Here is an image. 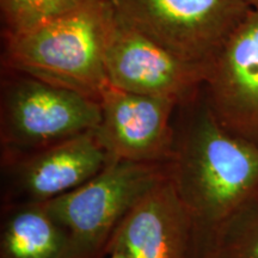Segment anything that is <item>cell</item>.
Instances as JSON below:
<instances>
[{
  "label": "cell",
  "instance_id": "obj_1",
  "mask_svg": "<svg viewBox=\"0 0 258 258\" xmlns=\"http://www.w3.org/2000/svg\"><path fill=\"white\" fill-rule=\"evenodd\" d=\"M169 176L191 219L196 258L220 231L258 198V144L228 132L206 97L176 132Z\"/></svg>",
  "mask_w": 258,
  "mask_h": 258
},
{
  "label": "cell",
  "instance_id": "obj_2",
  "mask_svg": "<svg viewBox=\"0 0 258 258\" xmlns=\"http://www.w3.org/2000/svg\"><path fill=\"white\" fill-rule=\"evenodd\" d=\"M112 19L111 0H88L37 27L5 36V62L16 73L99 102L109 84L105 51Z\"/></svg>",
  "mask_w": 258,
  "mask_h": 258
},
{
  "label": "cell",
  "instance_id": "obj_3",
  "mask_svg": "<svg viewBox=\"0 0 258 258\" xmlns=\"http://www.w3.org/2000/svg\"><path fill=\"white\" fill-rule=\"evenodd\" d=\"M167 177L169 161L111 160L88 182L43 205L69 233L80 258H103L128 212Z\"/></svg>",
  "mask_w": 258,
  "mask_h": 258
},
{
  "label": "cell",
  "instance_id": "obj_4",
  "mask_svg": "<svg viewBox=\"0 0 258 258\" xmlns=\"http://www.w3.org/2000/svg\"><path fill=\"white\" fill-rule=\"evenodd\" d=\"M122 21L186 62L209 66L249 15L244 0H111Z\"/></svg>",
  "mask_w": 258,
  "mask_h": 258
},
{
  "label": "cell",
  "instance_id": "obj_5",
  "mask_svg": "<svg viewBox=\"0 0 258 258\" xmlns=\"http://www.w3.org/2000/svg\"><path fill=\"white\" fill-rule=\"evenodd\" d=\"M3 85V153L28 152L95 131L101 122L96 99L25 74Z\"/></svg>",
  "mask_w": 258,
  "mask_h": 258
},
{
  "label": "cell",
  "instance_id": "obj_6",
  "mask_svg": "<svg viewBox=\"0 0 258 258\" xmlns=\"http://www.w3.org/2000/svg\"><path fill=\"white\" fill-rule=\"evenodd\" d=\"M114 6V5H112ZM209 66L186 62L125 23L114 9L105 51L108 82L124 91L185 106L198 99Z\"/></svg>",
  "mask_w": 258,
  "mask_h": 258
},
{
  "label": "cell",
  "instance_id": "obj_7",
  "mask_svg": "<svg viewBox=\"0 0 258 258\" xmlns=\"http://www.w3.org/2000/svg\"><path fill=\"white\" fill-rule=\"evenodd\" d=\"M109 161L96 129L38 150L2 153L3 205L46 203L88 182Z\"/></svg>",
  "mask_w": 258,
  "mask_h": 258
},
{
  "label": "cell",
  "instance_id": "obj_8",
  "mask_svg": "<svg viewBox=\"0 0 258 258\" xmlns=\"http://www.w3.org/2000/svg\"><path fill=\"white\" fill-rule=\"evenodd\" d=\"M96 134L109 160L167 163L173 153L176 102L105 86Z\"/></svg>",
  "mask_w": 258,
  "mask_h": 258
},
{
  "label": "cell",
  "instance_id": "obj_9",
  "mask_svg": "<svg viewBox=\"0 0 258 258\" xmlns=\"http://www.w3.org/2000/svg\"><path fill=\"white\" fill-rule=\"evenodd\" d=\"M203 89L217 120L258 144V10H250L209 64Z\"/></svg>",
  "mask_w": 258,
  "mask_h": 258
},
{
  "label": "cell",
  "instance_id": "obj_10",
  "mask_svg": "<svg viewBox=\"0 0 258 258\" xmlns=\"http://www.w3.org/2000/svg\"><path fill=\"white\" fill-rule=\"evenodd\" d=\"M128 258H196L191 219L170 176L139 200L112 233L106 253Z\"/></svg>",
  "mask_w": 258,
  "mask_h": 258
},
{
  "label": "cell",
  "instance_id": "obj_11",
  "mask_svg": "<svg viewBox=\"0 0 258 258\" xmlns=\"http://www.w3.org/2000/svg\"><path fill=\"white\" fill-rule=\"evenodd\" d=\"M0 258H80L43 203L3 205Z\"/></svg>",
  "mask_w": 258,
  "mask_h": 258
},
{
  "label": "cell",
  "instance_id": "obj_12",
  "mask_svg": "<svg viewBox=\"0 0 258 258\" xmlns=\"http://www.w3.org/2000/svg\"><path fill=\"white\" fill-rule=\"evenodd\" d=\"M203 258H258V198L222 228Z\"/></svg>",
  "mask_w": 258,
  "mask_h": 258
},
{
  "label": "cell",
  "instance_id": "obj_13",
  "mask_svg": "<svg viewBox=\"0 0 258 258\" xmlns=\"http://www.w3.org/2000/svg\"><path fill=\"white\" fill-rule=\"evenodd\" d=\"M88 0H0L5 36L27 31L85 4Z\"/></svg>",
  "mask_w": 258,
  "mask_h": 258
},
{
  "label": "cell",
  "instance_id": "obj_14",
  "mask_svg": "<svg viewBox=\"0 0 258 258\" xmlns=\"http://www.w3.org/2000/svg\"><path fill=\"white\" fill-rule=\"evenodd\" d=\"M106 258H128L124 253H122L121 251H109L106 253Z\"/></svg>",
  "mask_w": 258,
  "mask_h": 258
},
{
  "label": "cell",
  "instance_id": "obj_15",
  "mask_svg": "<svg viewBox=\"0 0 258 258\" xmlns=\"http://www.w3.org/2000/svg\"><path fill=\"white\" fill-rule=\"evenodd\" d=\"M251 10H258V0H244Z\"/></svg>",
  "mask_w": 258,
  "mask_h": 258
}]
</instances>
